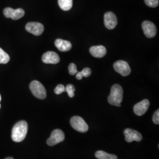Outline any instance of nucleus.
I'll return each instance as SVG.
<instances>
[{
    "label": "nucleus",
    "mask_w": 159,
    "mask_h": 159,
    "mask_svg": "<svg viewBox=\"0 0 159 159\" xmlns=\"http://www.w3.org/2000/svg\"><path fill=\"white\" fill-rule=\"evenodd\" d=\"M27 131L28 124L25 121L21 120L17 122L12 129V140L15 142H22L27 136Z\"/></svg>",
    "instance_id": "f257e3e1"
},
{
    "label": "nucleus",
    "mask_w": 159,
    "mask_h": 159,
    "mask_svg": "<svg viewBox=\"0 0 159 159\" xmlns=\"http://www.w3.org/2000/svg\"><path fill=\"white\" fill-rule=\"evenodd\" d=\"M123 90L121 85L114 84L112 86L111 93L108 97V102L111 105L117 107L121 106V102L123 101Z\"/></svg>",
    "instance_id": "f03ea898"
},
{
    "label": "nucleus",
    "mask_w": 159,
    "mask_h": 159,
    "mask_svg": "<svg viewBox=\"0 0 159 159\" xmlns=\"http://www.w3.org/2000/svg\"><path fill=\"white\" fill-rule=\"evenodd\" d=\"M30 89L32 94L36 98L41 100H44L47 97L46 89L39 81H33L30 84Z\"/></svg>",
    "instance_id": "7ed1b4c3"
},
{
    "label": "nucleus",
    "mask_w": 159,
    "mask_h": 159,
    "mask_svg": "<svg viewBox=\"0 0 159 159\" xmlns=\"http://www.w3.org/2000/svg\"><path fill=\"white\" fill-rule=\"evenodd\" d=\"M70 124L74 130L81 133H85L89 130V126L84 120L80 116H74L70 120Z\"/></svg>",
    "instance_id": "20e7f679"
},
{
    "label": "nucleus",
    "mask_w": 159,
    "mask_h": 159,
    "mask_svg": "<svg viewBox=\"0 0 159 159\" xmlns=\"http://www.w3.org/2000/svg\"><path fill=\"white\" fill-rule=\"evenodd\" d=\"M65 136L63 131L60 129H56L52 131L51 136L47 139V143L50 146H53L63 142Z\"/></svg>",
    "instance_id": "39448f33"
},
{
    "label": "nucleus",
    "mask_w": 159,
    "mask_h": 159,
    "mask_svg": "<svg viewBox=\"0 0 159 159\" xmlns=\"http://www.w3.org/2000/svg\"><path fill=\"white\" fill-rule=\"evenodd\" d=\"M114 68L118 73L125 77L130 74L131 68L129 64L125 61L119 60L114 63Z\"/></svg>",
    "instance_id": "423d86ee"
},
{
    "label": "nucleus",
    "mask_w": 159,
    "mask_h": 159,
    "mask_svg": "<svg viewBox=\"0 0 159 159\" xmlns=\"http://www.w3.org/2000/svg\"><path fill=\"white\" fill-rule=\"evenodd\" d=\"M3 13L6 18H11L14 20H17L24 17L25 11L22 8L13 9L8 7L4 10Z\"/></svg>",
    "instance_id": "0eeeda50"
},
{
    "label": "nucleus",
    "mask_w": 159,
    "mask_h": 159,
    "mask_svg": "<svg viewBox=\"0 0 159 159\" xmlns=\"http://www.w3.org/2000/svg\"><path fill=\"white\" fill-rule=\"evenodd\" d=\"M142 29L144 34L148 38H153L157 33L156 25L154 23L149 21H144L143 22Z\"/></svg>",
    "instance_id": "6e6552de"
},
{
    "label": "nucleus",
    "mask_w": 159,
    "mask_h": 159,
    "mask_svg": "<svg viewBox=\"0 0 159 159\" xmlns=\"http://www.w3.org/2000/svg\"><path fill=\"white\" fill-rule=\"evenodd\" d=\"M104 23L107 29L113 30L117 24V18L113 12H107L104 16Z\"/></svg>",
    "instance_id": "1a4fd4ad"
},
{
    "label": "nucleus",
    "mask_w": 159,
    "mask_h": 159,
    "mask_svg": "<svg viewBox=\"0 0 159 159\" xmlns=\"http://www.w3.org/2000/svg\"><path fill=\"white\" fill-rule=\"evenodd\" d=\"M26 30L34 35H40L44 31V26L41 23L38 22H30L25 25Z\"/></svg>",
    "instance_id": "9d476101"
},
{
    "label": "nucleus",
    "mask_w": 159,
    "mask_h": 159,
    "mask_svg": "<svg viewBox=\"0 0 159 159\" xmlns=\"http://www.w3.org/2000/svg\"><path fill=\"white\" fill-rule=\"evenodd\" d=\"M126 142L131 143L133 141L140 142L142 140V135L137 131L131 129H126L124 131Z\"/></svg>",
    "instance_id": "9b49d317"
},
{
    "label": "nucleus",
    "mask_w": 159,
    "mask_h": 159,
    "mask_svg": "<svg viewBox=\"0 0 159 159\" xmlns=\"http://www.w3.org/2000/svg\"><path fill=\"white\" fill-rule=\"evenodd\" d=\"M150 106V102L147 99H144L140 102L137 103L133 107L134 113L139 116H143L148 111Z\"/></svg>",
    "instance_id": "f8f14e48"
},
{
    "label": "nucleus",
    "mask_w": 159,
    "mask_h": 159,
    "mask_svg": "<svg viewBox=\"0 0 159 159\" xmlns=\"http://www.w3.org/2000/svg\"><path fill=\"white\" fill-rule=\"evenodd\" d=\"M60 59L59 56L54 51H48L44 53L42 57V61L46 64H56L59 63Z\"/></svg>",
    "instance_id": "ddd939ff"
},
{
    "label": "nucleus",
    "mask_w": 159,
    "mask_h": 159,
    "mask_svg": "<svg viewBox=\"0 0 159 159\" xmlns=\"http://www.w3.org/2000/svg\"><path fill=\"white\" fill-rule=\"evenodd\" d=\"M90 52L93 57L102 58L106 56L107 50L106 47L104 46H93L90 48Z\"/></svg>",
    "instance_id": "4468645a"
},
{
    "label": "nucleus",
    "mask_w": 159,
    "mask_h": 159,
    "mask_svg": "<svg viewBox=\"0 0 159 159\" xmlns=\"http://www.w3.org/2000/svg\"><path fill=\"white\" fill-rule=\"evenodd\" d=\"M55 46L58 50L63 52L70 51L72 48L71 43L66 40L57 39L55 41Z\"/></svg>",
    "instance_id": "2eb2a0df"
},
{
    "label": "nucleus",
    "mask_w": 159,
    "mask_h": 159,
    "mask_svg": "<svg viewBox=\"0 0 159 159\" xmlns=\"http://www.w3.org/2000/svg\"><path fill=\"white\" fill-rule=\"evenodd\" d=\"M95 156L98 159H118L117 156L107 153L102 150L97 151L95 154Z\"/></svg>",
    "instance_id": "dca6fc26"
},
{
    "label": "nucleus",
    "mask_w": 159,
    "mask_h": 159,
    "mask_svg": "<svg viewBox=\"0 0 159 159\" xmlns=\"http://www.w3.org/2000/svg\"><path fill=\"white\" fill-rule=\"evenodd\" d=\"M59 7L64 11H68L73 7V0H58Z\"/></svg>",
    "instance_id": "f3484780"
},
{
    "label": "nucleus",
    "mask_w": 159,
    "mask_h": 159,
    "mask_svg": "<svg viewBox=\"0 0 159 159\" xmlns=\"http://www.w3.org/2000/svg\"><path fill=\"white\" fill-rule=\"evenodd\" d=\"M9 55L0 48V64H7L10 61Z\"/></svg>",
    "instance_id": "a211bd4d"
},
{
    "label": "nucleus",
    "mask_w": 159,
    "mask_h": 159,
    "mask_svg": "<svg viewBox=\"0 0 159 159\" xmlns=\"http://www.w3.org/2000/svg\"><path fill=\"white\" fill-rule=\"evenodd\" d=\"M66 91L67 92L68 96L71 98H73L74 96V91H75V87L73 84H68L66 86Z\"/></svg>",
    "instance_id": "6ab92c4d"
},
{
    "label": "nucleus",
    "mask_w": 159,
    "mask_h": 159,
    "mask_svg": "<svg viewBox=\"0 0 159 159\" xmlns=\"http://www.w3.org/2000/svg\"><path fill=\"white\" fill-rule=\"evenodd\" d=\"M146 4L151 8H155L159 6V0H144Z\"/></svg>",
    "instance_id": "aec40b11"
},
{
    "label": "nucleus",
    "mask_w": 159,
    "mask_h": 159,
    "mask_svg": "<svg viewBox=\"0 0 159 159\" xmlns=\"http://www.w3.org/2000/svg\"><path fill=\"white\" fill-rule=\"evenodd\" d=\"M68 71H69V73L71 75H73L77 74V73L78 72V71L77 70V67L74 63H71L69 65Z\"/></svg>",
    "instance_id": "412c9836"
},
{
    "label": "nucleus",
    "mask_w": 159,
    "mask_h": 159,
    "mask_svg": "<svg viewBox=\"0 0 159 159\" xmlns=\"http://www.w3.org/2000/svg\"><path fill=\"white\" fill-rule=\"evenodd\" d=\"M66 91V88L63 84H58L54 89V93L56 94H60Z\"/></svg>",
    "instance_id": "4be33fe9"
},
{
    "label": "nucleus",
    "mask_w": 159,
    "mask_h": 159,
    "mask_svg": "<svg viewBox=\"0 0 159 159\" xmlns=\"http://www.w3.org/2000/svg\"><path fill=\"white\" fill-rule=\"evenodd\" d=\"M81 74L83 75V77H89L91 74V69L90 68H84L81 71Z\"/></svg>",
    "instance_id": "5701e85b"
},
{
    "label": "nucleus",
    "mask_w": 159,
    "mask_h": 159,
    "mask_svg": "<svg viewBox=\"0 0 159 159\" xmlns=\"http://www.w3.org/2000/svg\"><path fill=\"white\" fill-rule=\"evenodd\" d=\"M153 121L154 123L156 125L159 124V110H157L155 111L153 116Z\"/></svg>",
    "instance_id": "b1692460"
},
{
    "label": "nucleus",
    "mask_w": 159,
    "mask_h": 159,
    "mask_svg": "<svg viewBox=\"0 0 159 159\" xmlns=\"http://www.w3.org/2000/svg\"><path fill=\"white\" fill-rule=\"evenodd\" d=\"M83 75H82V74H81V71L77 73V74H76V79H77L80 80H81L83 79Z\"/></svg>",
    "instance_id": "393cba45"
},
{
    "label": "nucleus",
    "mask_w": 159,
    "mask_h": 159,
    "mask_svg": "<svg viewBox=\"0 0 159 159\" xmlns=\"http://www.w3.org/2000/svg\"><path fill=\"white\" fill-rule=\"evenodd\" d=\"M14 159L12 157H7V158H6V159Z\"/></svg>",
    "instance_id": "a878e982"
},
{
    "label": "nucleus",
    "mask_w": 159,
    "mask_h": 159,
    "mask_svg": "<svg viewBox=\"0 0 159 159\" xmlns=\"http://www.w3.org/2000/svg\"><path fill=\"white\" fill-rule=\"evenodd\" d=\"M1 94H0V102H1Z\"/></svg>",
    "instance_id": "bb28decb"
},
{
    "label": "nucleus",
    "mask_w": 159,
    "mask_h": 159,
    "mask_svg": "<svg viewBox=\"0 0 159 159\" xmlns=\"http://www.w3.org/2000/svg\"><path fill=\"white\" fill-rule=\"evenodd\" d=\"M0 108H1V104H0Z\"/></svg>",
    "instance_id": "cd10ccee"
}]
</instances>
